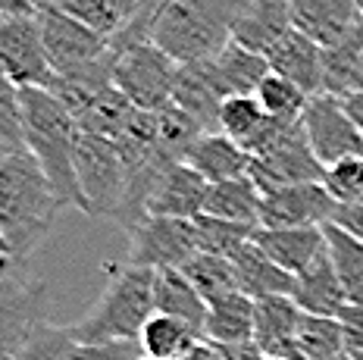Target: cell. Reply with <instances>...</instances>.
<instances>
[{
  "mask_svg": "<svg viewBox=\"0 0 363 360\" xmlns=\"http://www.w3.org/2000/svg\"><path fill=\"white\" fill-rule=\"evenodd\" d=\"M60 210L63 204L32 154H0V235L16 264L41 247Z\"/></svg>",
  "mask_w": 363,
  "mask_h": 360,
  "instance_id": "obj_1",
  "label": "cell"
},
{
  "mask_svg": "<svg viewBox=\"0 0 363 360\" xmlns=\"http://www.w3.org/2000/svg\"><path fill=\"white\" fill-rule=\"evenodd\" d=\"M22 138H26V151L48 176L60 204L85 213V198L75 179V147H79L82 129L50 91H41V88L22 91Z\"/></svg>",
  "mask_w": 363,
  "mask_h": 360,
  "instance_id": "obj_2",
  "label": "cell"
},
{
  "mask_svg": "<svg viewBox=\"0 0 363 360\" xmlns=\"http://www.w3.org/2000/svg\"><path fill=\"white\" fill-rule=\"evenodd\" d=\"M154 313V269L104 264V288L85 317L72 322V335L85 348L138 342Z\"/></svg>",
  "mask_w": 363,
  "mask_h": 360,
  "instance_id": "obj_3",
  "label": "cell"
},
{
  "mask_svg": "<svg viewBox=\"0 0 363 360\" xmlns=\"http://www.w3.org/2000/svg\"><path fill=\"white\" fill-rule=\"evenodd\" d=\"M247 0H169L154 19L150 44L172 63L213 60L232 41V28Z\"/></svg>",
  "mask_w": 363,
  "mask_h": 360,
  "instance_id": "obj_4",
  "label": "cell"
},
{
  "mask_svg": "<svg viewBox=\"0 0 363 360\" xmlns=\"http://www.w3.org/2000/svg\"><path fill=\"white\" fill-rule=\"evenodd\" d=\"M113 50V88L141 113H160L172 103L179 63H172L157 44L138 41Z\"/></svg>",
  "mask_w": 363,
  "mask_h": 360,
  "instance_id": "obj_5",
  "label": "cell"
},
{
  "mask_svg": "<svg viewBox=\"0 0 363 360\" xmlns=\"http://www.w3.org/2000/svg\"><path fill=\"white\" fill-rule=\"evenodd\" d=\"M38 26H41V38L48 47V60L54 79H69L79 72L91 69V66L110 60V38L101 32H94L91 26L69 16L66 10H60L54 0H38L35 6Z\"/></svg>",
  "mask_w": 363,
  "mask_h": 360,
  "instance_id": "obj_6",
  "label": "cell"
},
{
  "mask_svg": "<svg viewBox=\"0 0 363 360\" xmlns=\"http://www.w3.org/2000/svg\"><path fill=\"white\" fill-rule=\"evenodd\" d=\"M75 179L85 198V213L116 223L128 189V169L119 147L107 138L82 132L75 147Z\"/></svg>",
  "mask_w": 363,
  "mask_h": 360,
  "instance_id": "obj_7",
  "label": "cell"
},
{
  "mask_svg": "<svg viewBox=\"0 0 363 360\" xmlns=\"http://www.w3.org/2000/svg\"><path fill=\"white\" fill-rule=\"evenodd\" d=\"M50 310V288L41 279H22L16 273L0 276V360H13Z\"/></svg>",
  "mask_w": 363,
  "mask_h": 360,
  "instance_id": "obj_8",
  "label": "cell"
},
{
  "mask_svg": "<svg viewBox=\"0 0 363 360\" xmlns=\"http://www.w3.org/2000/svg\"><path fill=\"white\" fill-rule=\"evenodd\" d=\"M323 167L316 160L313 147L307 141L304 123L285 129V135L263 151L260 157H251V172L247 176L254 179V185L263 194L269 191H282V189H294V185H310V182H323Z\"/></svg>",
  "mask_w": 363,
  "mask_h": 360,
  "instance_id": "obj_9",
  "label": "cell"
},
{
  "mask_svg": "<svg viewBox=\"0 0 363 360\" xmlns=\"http://www.w3.org/2000/svg\"><path fill=\"white\" fill-rule=\"evenodd\" d=\"M0 72L16 88H22V91H26V88L50 91V85H54V69H50L38 16H4L0 19Z\"/></svg>",
  "mask_w": 363,
  "mask_h": 360,
  "instance_id": "obj_10",
  "label": "cell"
},
{
  "mask_svg": "<svg viewBox=\"0 0 363 360\" xmlns=\"http://www.w3.org/2000/svg\"><path fill=\"white\" fill-rule=\"evenodd\" d=\"M198 254L194 220H169V216H147L128 232L125 264L141 269H182Z\"/></svg>",
  "mask_w": 363,
  "mask_h": 360,
  "instance_id": "obj_11",
  "label": "cell"
},
{
  "mask_svg": "<svg viewBox=\"0 0 363 360\" xmlns=\"http://www.w3.org/2000/svg\"><path fill=\"white\" fill-rule=\"evenodd\" d=\"M301 123H304L307 141L323 167H332L338 160L363 154V135L351 123V116H347L345 103L338 97H332V94L310 97Z\"/></svg>",
  "mask_w": 363,
  "mask_h": 360,
  "instance_id": "obj_12",
  "label": "cell"
},
{
  "mask_svg": "<svg viewBox=\"0 0 363 360\" xmlns=\"http://www.w3.org/2000/svg\"><path fill=\"white\" fill-rule=\"evenodd\" d=\"M338 204L323 182L269 191L260 201V229H326Z\"/></svg>",
  "mask_w": 363,
  "mask_h": 360,
  "instance_id": "obj_13",
  "label": "cell"
},
{
  "mask_svg": "<svg viewBox=\"0 0 363 360\" xmlns=\"http://www.w3.org/2000/svg\"><path fill=\"white\" fill-rule=\"evenodd\" d=\"M291 26L323 50L363 28V13L351 0H289Z\"/></svg>",
  "mask_w": 363,
  "mask_h": 360,
  "instance_id": "obj_14",
  "label": "cell"
},
{
  "mask_svg": "<svg viewBox=\"0 0 363 360\" xmlns=\"http://www.w3.org/2000/svg\"><path fill=\"white\" fill-rule=\"evenodd\" d=\"M172 103H176L203 135L219 132V110H223V103H225V94H223V88H219L210 60L179 66L176 85H172Z\"/></svg>",
  "mask_w": 363,
  "mask_h": 360,
  "instance_id": "obj_15",
  "label": "cell"
},
{
  "mask_svg": "<svg viewBox=\"0 0 363 360\" xmlns=\"http://www.w3.org/2000/svg\"><path fill=\"white\" fill-rule=\"evenodd\" d=\"M285 129H291V125L269 119L254 94L229 97L223 103V110H219V132L225 138H232L235 145H241L251 157H260L263 151H269L285 135Z\"/></svg>",
  "mask_w": 363,
  "mask_h": 360,
  "instance_id": "obj_16",
  "label": "cell"
},
{
  "mask_svg": "<svg viewBox=\"0 0 363 360\" xmlns=\"http://www.w3.org/2000/svg\"><path fill=\"white\" fill-rule=\"evenodd\" d=\"M210 182L194 172L188 163H172L160 176L147 201V216H169V220H198L203 213Z\"/></svg>",
  "mask_w": 363,
  "mask_h": 360,
  "instance_id": "obj_17",
  "label": "cell"
},
{
  "mask_svg": "<svg viewBox=\"0 0 363 360\" xmlns=\"http://www.w3.org/2000/svg\"><path fill=\"white\" fill-rule=\"evenodd\" d=\"M254 244L294 279L329 251L326 229H257Z\"/></svg>",
  "mask_w": 363,
  "mask_h": 360,
  "instance_id": "obj_18",
  "label": "cell"
},
{
  "mask_svg": "<svg viewBox=\"0 0 363 360\" xmlns=\"http://www.w3.org/2000/svg\"><path fill=\"white\" fill-rule=\"evenodd\" d=\"M304 310L291 298H260L254 301V344L267 357L298 354V329Z\"/></svg>",
  "mask_w": 363,
  "mask_h": 360,
  "instance_id": "obj_19",
  "label": "cell"
},
{
  "mask_svg": "<svg viewBox=\"0 0 363 360\" xmlns=\"http://www.w3.org/2000/svg\"><path fill=\"white\" fill-rule=\"evenodd\" d=\"M269 72L272 76L289 79L291 85H298L307 97L323 94V47L304 38L301 32L285 35L282 41L267 54Z\"/></svg>",
  "mask_w": 363,
  "mask_h": 360,
  "instance_id": "obj_20",
  "label": "cell"
},
{
  "mask_svg": "<svg viewBox=\"0 0 363 360\" xmlns=\"http://www.w3.org/2000/svg\"><path fill=\"white\" fill-rule=\"evenodd\" d=\"M291 28L294 26L289 13V0H247L235 28H232V41L267 57Z\"/></svg>",
  "mask_w": 363,
  "mask_h": 360,
  "instance_id": "obj_21",
  "label": "cell"
},
{
  "mask_svg": "<svg viewBox=\"0 0 363 360\" xmlns=\"http://www.w3.org/2000/svg\"><path fill=\"white\" fill-rule=\"evenodd\" d=\"M291 301L301 307L310 317H329L338 320L347 310V295L342 288V279H338L335 266L329 260V251L316 260L307 273H301L294 279V291H291Z\"/></svg>",
  "mask_w": 363,
  "mask_h": 360,
  "instance_id": "obj_22",
  "label": "cell"
},
{
  "mask_svg": "<svg viewBox=\"0 0 363 360\" xmlns=\"http://www.w3.org/2000/svg\"><path fill=\"white\" fill-rule=\"evenodd\" d=\"M194 172H201L210 185L229 182V179H241L251 172V154L223 132H207L188 147L185 160Z\"/></svg>",
  "mask_w": 363,
  "mask_h": 360,
  "instance_id": "obj_23",
  "label": "cell"
},
{
  "mask_svg": "<svg viewBox=\"0 0 363 360\" xmlns=\"http://www.w3.org/2000/svg\"><path fill=\"white\" fill-rule=\"evenodd\" d=\"M232 266H235L238 291L247 295L251 301H260V298H291L294 276L279 269L254 242L245 244L232 257Z\"/></svg>",
  "mask_w": 363,
  "mask_h": 360,
  "instance_id": "obj_24",
  "label": "cell"
},
{
  "mask_svg": "<svg viewBox=\"0 0 363 360\" xmlns=\"http://www.w3.org/2000/svg\"><path fill=\"white\" fill-rule=\"evenodd\" d=\"M210 66H213L216 81H219V88H223L225 101H229V97L257 94L260 81L269 76L267 57L254 54V50L241 47V44H235V41L225 44V47L210 60Z\"/></svg>",
  "mask_w": 363,
  "mask_h": 360,
  "instance_id": "obj_25",
  "label": "cell"
},
{
  "mask_svg": "<svg viewBox=\"0 0 363 360\" xmlns=\"http://www.w3.org/2000/svg\"><path fill=\"white\" fill-rule=\"evenodd\" d=\"M154 310L163 317H176L203 335L207 322V301L198 295L182 269H157L154 273Z\"/></svg>",
  "mask_w": 363,
  "mask_h": 360,
  "instance_id": "obj_26",
  "label": "cell"
},
{
  "mask_svg": "<svg viewBox=\"0 0 363 360\" xmlns=\"http://www.w3.org/2000/svg\"><path fill=\"white\" fill-rule=\"evenodd\" d=\"M260 201H263V191L254 185V179L241 176V179L210 185L207 201H203V213L216 216V220L260 226Z\"/></svg>",
  "mask_w": 363,
  "mask_h": 360,
  "instance_id": "obj_27",
  "label": "cell"
},
{
  "mask_svg": "<svg viewBox=\"0 0 363 360\" xmlns=\"http://www.w3.org/2000/svg\"><path fill=\"white\" fill-rule=\"evenodd\" d=\"M203 339L232 348V344L254 342V301L247 295H229L223 301L207 307V322H203Z\"/></svg>",
  "mask_w": 363,
  "mask_h": 360,
  "instance_id": "obj_28",
  "label": "cell"
},
{
  "mask_svg": "<svg viewBox=\"0 0 363 360\" xmlns=\"http://www.w3.org/2000/svg\"><path fill=\"white\" fill-rule=\"evenodd\" d=\"M198 342H203L198 329H191L188 322H182L176 317H163V313H154L145 322L138 339L141 354L150 360H185Z\"/></svg>",
  "mask_w": 363,
  "mask_h": 360,
  "instance_id": "obj_29",
  "label": "cell"
},
{
  "mask_svg": "<svg viewBox=\"0 0 363 360\" xmlns=\"http://www.w3.org/2000/svg\"><path fill=\"white\" fill-rule=\"evenodd\" d=\"M360 60H363V28L354 32L351 38L323 50V94H332L338 101L354 94Z\"/></svg>",
  "mask_w": 363,
  "mask_h": 360,
  "instance_id": "obj_30",
  "label": "cell"
},
{
  "mask_svg": "<svg viewBox=\"0 0 363 360\" xmlns=\"http://www.w3.org/2000/svg\"><path fill=\"white\" fill-rule=\"evenodd\" d=\"M182 276L198 288V295L210 304L223 301L229 295H238V279H235V266L225 257H213V254H194L185 266H182Z\"/></svg>",
  "mask_w": 363,
  "mask_h": 360,
  "instance_id": "obj_31",
  "label": "cell"
},
{
  "mask_svg": "<svg viewBox=\"0 0 363 360\" xmlns=\"http://www.w3.org/2000/svg\"><path fill=\"white\" fill-rule=\"evenodd\" d=\"M326 242H329V260L335 266L342 288L351 304H363V242L347 235L338 226H326Z\"/></svg>",
  "mask_w": 363,
  "mask_h": 360,
  "instance_id": "obj_32",
  "label": "cell"
},
{
  "mask_svg": "<svg viewBox=\"0 0 363 360\" xmlns=\"http://www.w3.org/2000/svg\"><path fill=\"white\" fill-rule=\"evenodd\" d=\"M257 229L260 226H245V223H229V220H216V216L201 213L194 220V235H198V251L201 254H213V257L232 260L245 244L254 242Z\"/></svg>",
  "mask_w": 363,
  "mask_h": 360,
  "instance_id": "obj_33",
  "label": "cell"
},
{
  "mask_svg": "<svg viewBox=\"0 0 363 360\" xmlns=\"http://www.w3.org/2000/svg\"><path fill=\"white\" fill-rule=\"evenodd\" d=\"M298 354L304 360H335V357L347 354L342 320L310 317V313H304L301 329H298Z\"/></svg>",
  "mask_w": 363,
  "mask_h": 360,
  "instance_id": "obj_34",
  "label": "cell"
},
{
  "mask_svg": "<svg viewBox=\"0 0 363 360\" xmlns=\"http://www.w3.org/2000/svg\"><path fill=\"white\" fill-rule=\"evenodd\" d=\"M254 97L260 101V107L267 110V116L282 125H298L301 119H304V110L310 103V97L301 91L298 85H291V81L282 76H272V72L260 81Z\"/></svg>",
  "mask_w": 363,
  "mask_h": 360,
  "instance_id": "obj_35",
  "label": "cell"
},
{
  "mask_svg": "<svg viewBox=\"0 0 363 360\" xmlns=\"http://www.w3.org/2000/svg\"><path fill=\"white\" fill-rule=\"evenodd\" d=\"M79 342L72 335V326H54L44 322L41 329L16 351L13 360H75Z\"/></svg>",
  "mask_w": 363,
  "mask_h": 360,
  "instance_id": "obj_36",
  "label": "cell"
},
{
  "mask_svg": "<svg viewBox=\"0 0 363 360\" xmlns=\"http://www.w3.org/2000/svg\"><path fill=\"white\" fill-rule=\"evenodd\" d=\"M26 151L22 138V88L0 72V154Z\"/></svg>",
  "mask_w": 363,
  "mask_h": 360,
  "instance_id": "obj_37",
  "label": "cell"
},
{
  "mask_svg": "<svg viewBox=\"0 0 363 360\" xmlns=\"http://www.w3.org/2000/svg\"><path fill=\"white\" fill-rule=\"evenodd\" d=\"M323 185L332 194L335 204H351V201L363 198V154L360 157H347L326 167L323 172Z\"/></svg>",
  "mask_w": 363,
  "mask_h": 360,
  "instance_id": "obj_38",
  "label": "cell"
},
{
  "mask_svg": "<svg viewBox=\"0 0 363 360\" xmlns=\"http://www.w3.org/2000/svg\"><path fill=\"white\" fill-rule=\"evenodd\" d=\"M54 4L60 6V10H66L69 16H75L79 22H85V26H91L94 32L107 35V38H113V19H110V10H107V0H54Z\"/></svg>",
  "mask_w": 363,
  "mask_h": 360,
  "instance_id": "obj_39",
  "label": "cell"
},
{
  "mask_svg": "<svg viewBox=\"0 0 363 360\" xmlns=\"http://www.w3.org/2000/svg\"><path fill=\"white\" fill-rule=\"evenodd\" d=\"M332 226H338L342 232H347V235H354L363 242V198L351 201V204H338Z\"/></svg>",
  "mask_w": 363,
  "mask_h": 360,
  "instance_id": "obj_40",
  "label": "cell"
},
{
  "mask_svg": "<svg viewBox=\"0 0 363 360\" xmlns=\"http://www.w3.org/2000/svg\"><path fill=\"white\" fill-rule=\"evenodd\" d=\"M223 357H225V360H267V354H263V351L257 348L254 342H247V344H232V348H223Z\"/></svg>",
  "mask_w": 363,
  "mask_h": 360,
  "instance_id": "obj_41",
  "label": "cell"
},
{
  "mask_svg": "<svg viewBox=\"0 0 363 360\" xmlns=\"http://www.w3.org/2000/svg\"><path fill=\"white\" fill-rule=\"evenodd\" d=\"M38 0H0V16H35Z\"/></svg>",
  "mask_w": 363,
  "mask_h": 360,
  "instance_id": "obj_42",
  "label": "cell"
},
{
  "mask_svg": "<svg viewBox=\"0 0 363 360\" xmlns=\"http://www.w3.org/2000/svg\"><path fill=\"white\" fill-rule=\"evenodd\" d=\"M342 103H345L347 116H351V123L357 125L363 135V94H347V97H342Z\"/></svg>",
  "mask_w": 363,
  "mask_h": 360,
  "instance_id": "obj_43",
  "label": "cell"
},
{
  "mask_svg": "<svg viewBox=\"0 0 363 360\" xmlns=\"http://www.w3.org/2000/svg\"><path fill=\"white\" fill-rule=\"evenodd\" d=\"M354 94H363V60H360V69H357V81H354Z\"/></svg>",
  "mask_w": 363,
  "mask_h": 360,
  "instance_id": "obj_44",
  "label": "cell"
},
{
  "mask_svg": "<svg viewBox=\"0 0 363 360\" xmlns=\"http://www.w3.org/2000/svg\"><path fill=\"white\" fill-rule=\"evenodd\" d=\"M0 257H6V260H13V257H10V247H6V242H4V235H0Z\"/></svg>",
  "mask_w": 363,
  "mask_h": 360,
  "instance_id": "obj_45",
  "label": "cell"
},
{
  "mask_svg": "<svg viewBox=\"0 0 363 360\" xmlns=\"http://www.w3.org/2000/svg\"><path fill=\"white\" fill-rule=\"evenodd\" d=\"M267 360H304L301 354H289V357H267Z\"/></svg>",
  "mask_w": 363,
  "mask_h": 360,
  "instance_id": "obj_46",
  "label": "cell"
},
{
  "mask_svg": "<svg viewBox=\"0 0 363 360\" xmlns=\"http://www.w3.org/2000/svg\"><path fill=\"white\" fill-rule=\"evenodd\" d=\"M351 4H354V6H357V10H360V13H363V0H351Z\"/></svg>",
  "mask_w": 363,
  "mask_h": 360,
  "instance_id": "obj_47",
  "label": "cell"
},
{
  "mask_svg": "<svg viewBox=\"0 0 363 360\" xmlns=\"http://www.w3.org/2000/svg\"><path fill=\"white\" fill-rule=\"evenodd\" d=\"M335 360H354L351 354H342V357H335Z\"/></svg>",
  "mask_w": 363,
  "mask_h": 360,
  "instance_id": "obj_48",
  "label": "cell"
},
{
  "mask_svg": "<svg viewBox=\"0 0 363 360\" xmlns=\"http://www.w3.org/2000/svg\"><path fill=\"white\" fill-rule=\"evenodd\" d=\"M141 360H150V357H141Z\"/></svg>",
  "mask_w": 363,
  "mask_h": 360,
  "instance_id": "obj_49",
  "label": "cell"
},
{
  "mask_svg": "<svg viewBox=\"0 0 363 360\" xmlns=\"http://www.w3.org/2000/svg\"><path fill=\"white\" fill-rule=\"evenodd\" d=\"M0 19H4V16H0Z\"/></svg>",
  "mask_w": 363,
  "mask_h": 360,
  "instance_id": "obj_50",
  "label": "cell"
}]
</instances>
